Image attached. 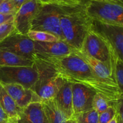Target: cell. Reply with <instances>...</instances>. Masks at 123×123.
<instances>
[{
    "mask_svg": "<svg viewBox=\"0 0 123 123\" xmlns=\"http://www.w3.org/2000/svg\"><path fill=\"white\" fill-rule=\"evenodd\" d=\"M50 63L67 81L88 86L113 103L123 100V92L113 81L97 76L89 65L76 52L59 59L44 60Z\"/></svg>",
    "mask_w": 123,
    "mask_h": 123,
    "instance_id": "cell-1",
    "label": "cell"
},
{
    "mask_svg": "<svg viewBox=\"0 0 123 123\" xmlns=\"http://www.w3.org/2000/svg\"><path fill=\"white\" fill-rule=\"evenodd\" d=\"M85 1L61 6L60 24L64 41L71 48L77 50L81 48L91 26V19L85 10Z\"/></svg>",
    "mask_w": 123,
    "mask_h": 123,
    "instance_id": "cell-2",
    "label": "cell"
},
{
    "mask_svg": "<svg viewBox=\"0 0 123 123\" xmlns=\"http://www.w3.org/2000/svg\"><path fill=\"white\" fill-rule=\"evenodd\" d=\"M85 10L91 20L123 26V2L115 0H85Z\"/></svg>",
    "mask_w": 123,
    "mask_h": 123,
    "instance_id": "cell-3",
    "label": "cell"
},
{
    "mask_svg": "<svg viewBox=\"0 0 123 123\" xmlns=\"http://www.w3.org/2000/svg\"><path fill=\"white\" fill-rule=\"evenodd\" d=\"M61 5L62 4H42L32 20L31 30L52 34L60 40L65 42L60 24Z\"/></svg>",
    "mask_w": 123,
    "mask_h": 123,
    "instance_id": "cell-4",
    "label": "cell"
},
{
    "mask_svg": "<svg viewBox=\"0 0 123 123\" xmlns=\"http://www.w3.org/2000/svg\"><path fill=\"white\" fill-rule=\"evenodd\" d=\"M80 52L106 64L112 70V64L118 58L108 42L98 34L90 29L83 41Z\"/></svg>",
    "mask_w": 123,
    "mask_h": 123,
    "instance_id": "cell-5",
    "label": "cell"
},
{
    "mask_svg": "<svg viewBox=\"0 0 123 123\" xmlns=\"http://www.w3.org/2000/svg\"><path fill=\"white\" fill-rule=\"evenodd\" d=\"M38 80V72L34 64L32 66L0 67V82L19 84L33 90Z\"/></svg>",
    "mask_w": 123,
    "mask_h": 123,
    "instance_id": "cell-6",
    "label": "cell"
},
{
    "mask_svg": "<svg viewBox=\"0 0 123 123\" xmlns=\"http://www.w3.org/2000/svg\"><path fill=\"white\" fill-rule=\"evenodd\" d=\"M90 29L102 36L111 47L114 54L123 61V26L103 24L91 20Z\"/></svg>",
    "mask_w": 123,
    "mask_h": 123,
    "instance_id": "cell-7",
    "label": "cell"
},
{
    "mask_svg": "<svg viewBox=\"0 0 123 123\" xmlns=\"http://www.w3.org/2000/svg\"><path fill=\"white\" fill-rule=\"evenodd\" d=\"M0 48L30 61L36 60L33 41L16 31L0 43Z\"/></svg>",
    "mask_w": 123,
    "mask_h": 123,
    "instance_id": "cell-8",
    "label": "cell"
},
{
    "mask_svg": "<svg viewBox=\"0 0 123 123\" xmlns=\"http://www.w3.org/2000/svg\"><path fill=\"white\" fill-rule=\"evenodd\" d=\"M36 58L43 60L59 59L72 54L74 49L66 42L58 40L54 42H34Z\"/></svg>",
    "mask_w": 123,
    "mask_h": 123,
    "instance_id": "cell-9",
    "label": "cell"
},
{
    "mask_svg": "<svg viewBox=\"0 0 123 123\" xmlns=\"http://www.w3.org/2000/svg\"><path fill=\"white\" fill-rule=\"evenodd\" d=\"M41 6L42 4L38 0H30L20 6L14 16L13 23L16 32L27 34L31 30L32 20Z\"/></svg>",
    "mask_w": 123,
    "mask_h": 123,
    "instance_id": "cell-10",
    "label": "cell"
},
{
    "mask_svg": "<svg viewBox=\"0 0 123 123\" xmlns=\"http://www.w3.org/2000/svg\"><path fill=\"white\" fill-rule=\"evenodd\" d=\"M96 93L85 85L72 83L73 115L92 109V101Z\"/></svg>",
    "mask_w": 123,
    "mask_h": 123,
    "instance_id": "cell-11",
    "label": "cell"
},
{
    "mask_svg": "<svg viewBox=\"0 0 123 123\" xmlns=\"http://www.w3.org/2000/svg\"><path fill=\"white\" fill-rule=\"evenodd\" d=\"M8 94L19 108H24L33 102H41L37 94L31 89L19 84H2Z\"/></svg>",
    "mask_w": 123,
    "mask_h": 123,
    "instance_id": "cell-12",
    "label": "cell"
},
{
    "mask_svg": "<svg viewBox=\"0 0 123 123\" xmlns=\"http://www.w3.org/2000/svg\"><path fill=\"white\" fill-rule=\"evenodd\" d=\"M17 123H48L42 102H33L22 108Z\"/></svg>",
    "mask_w": 123,
    "mask_h": 123,
    "instance_id": "cell-13",
    "label": "cell"
},
{
    "mask_svg": "<svg viewBox=\"0 0 123 123\" xmlns=\"http://www.w3.org/2000/svg\"><path fill=\"white\" fill-rule=\"evenodd\" d=\"M54 102L67 120L73 118L72 83L66 80L54 98Z\"/></svg>",
    "mask_w": 123,
    "mask_h": 123,
    "instance_id": "cell-14",
    "label": "cell"
},
{
    "mask_svg": "<svg viewBox=\"0 0 123 123\" xmlns=\"http://www.w3.org/2000/svg\"><path fill=\"white\" fill-rule=\"evenodd\" d=\"M74 51L89 65L97 76L103 80L113 81L115 82L113 77L112 70L106 64L85 55L80 50H74Z\"/></svg>",
    "mask_w": 123,
    "mask_h": 123,
    "instance_id": "cell-15",
    "label": "cell"
},
{
    "mask_svg": "<svg viewBox=\"0 0 123 123\" xmlns=\"http://www.w3.org/2000/svg\"><path fill=\"white\" fill-rule=\"evenodd\" d=\"M0 107L7 115L8 120L14 121L17 123V120L21 109L16 105L13 98L5 90L1 82H0Z\"/></svg>",
    "mask_w": 123,
    "mask_h": 123,
    "instance_id": "cell-16",
    "label": "cell"
},
{
    "mask_svg": "<svg viewBox=\"0 0 123 123\" xmlns=\"http://www.w3.org/2000/svg\"><path fill=\"white\" fill-rule=\"evenodd\" d=\"M48 123H66L67 118L59 109L54 99L42 102Z\"/></svg>",
    "mask_w": 123,
    "mask_h": 123,
    "instance_id": "cell-17",
    "label": "cell"
},
{
    "mask_svg": "<svg viewBox=\"0 0 123 123\" xmlns=\"http://www.w3.org/2000/svg\"><path fill=\"white\" fill-rule=\"evenodd\" d=\"M34 62L20 57L0 48V67L2 66H32Z\"/></svg>",
    "mask_w": 123,
    "mask_h": 123,
    "instance_id": "cell-18",
    "label": "cell"
},
{
    "mask_svg": "<svg viewBox=\"0 0 123 123\" xmlns=\"http://www.w3.org/2000/svg\"><path fill=\"white\" fill-rule=\"evenodd\" d=\"M99 114L93 108L73 115V119L78 123H98Z\"/></svg>",
    "mask_w": 123,
    "mask_h": 123,
    "instance_id": "cell-19",
    "label": "cell"
},
{
    "mask_svg": "<svg viewBox=\"0 0 123 123\" xmlns=\"http://www.w3.org/2000/svg\"><path fill=\"white\" fill-rule=\"evenodd\" d=\"M27 37L33 42H54L60 40L52 34L43 31L30 30L26 34Z\"/></svg>",
    "mask_w": 123,
    "mask_h": 123,
    "instance_id": "cell-20",
    "label": "cell"
},
{
    "mask_svg": "<svg viewBox=\"0 0 123 123\" xmlns=\"http://www.w3.org/2000/svg\"><path fill=\"white\" fill-rule=\"evenodd\" d=\"M112 74L119 89L123 91V61L116 58L112 64Z\"/></svg>",
    "mask_w": 123,
    "mask_h": 123,
    "instance_id": "cell-21",
    "label": "cell"
},
{
    "mask_svg": "<svg viewBox=\"0 0 123 123\" xmlns=\"http://www.w3.org/2000/svg\"><path fill=\"white\" fill-rule=\"evenodd\" d=\"M111 105V102L99 93H96L92 101V108L99 114L105 111Z\"/></svg>",
    "mask_w": 123,
    "mask_h": 123,
    "instance_id": "cell-22",
    "label": "cell"
},
{
    "mask_svg": "<svg viewBox=\"0 0 123 123\" xmlns=\"http://www.w3.org/2000/svg\"><path fill=\"white\" fill-rule=\"evenodd\" d=\"M17 11L18 8L10 0H2L0 3V14L14 16Z\"/></svg>",
    "mask_w": 123,
    "mask_h": 123,
    "instance_id": "cell-23",
    "label": "cell"
},
{
    "mask_svg": "<svg viewBox=\"0 0 123 123\" xmlns=\"http://www.w3.org/2000/svg\"><path fill=\"white\" fill-rule=\"evenodd\" d=\"M16 31L13 22L5 23L0 25V43Z\"/></svg>",
    "mask_w": 123,
    "mask_h": 123,
    "instance_id": "cell-24",
    "label": "cell"
},
{
    "mask_svg": "<svg viewBox=\"0 0 123 123\" xmlns=\"http://www.w3.org/2000/svg\"><path fill=\"white\" fill-rule=\"evenodd\" d=\"M117 111L114 107L110 106L105 111L99 114L98 123H108L116 116Z\"/></svg>",
    "mask_w": 123,
    "mask_h": 123,
    "instance_id": "cell-25",
    "label": "cell"
},
{
    "mask_svg": "<svg viewBox=\"0 0 123 123\" xmlns=\"http://www.w3.org/2000/svg\"><path fill=\"white\" fill-rule=\"evenodd\" d=\"M42 4H72L80 2L82 0H38Z\"/></svg>",
    "mask_w": 123,
    "mask_h": 123,
    "instance_id": "cell-26",
    "label": "cell"
},
{
    "mask_svg": "<svg viewBox=\"0 0 123 123\" xmlns=\"http://www.w3.org/2000/svg\"><path fill=\"white\" fill-rule=\"evenodd\" d=\"M13 20H14V15L0 14V25L5 23L13 22Z\"/></svg>",
    "mask_w": 123,
    "mask_h": 123,
    "instance_id": "cell-27",
    "label": "cell"
},
{
    "mask_svg": "<svg viewBox=\"0 0 123 123\" xmlns=\"http://www.w3.org/2000/svg\"><path fill=\"white\" fill-rule=\"evenodd\" d=\"M14 5L16 7V8H18V10L19 8H20V6L22 5H23L24 4H25V2H26L27 1H30V0H10Z\"/></svg>",
    "mask_w": 123,
    "mask_h": 123,
    "instance_id": "cell-28",
    "label": "cell"
},
{
    "mask_svg": "<svg viewBox=\"0 0 123 123\" xmlns=\"http://www.w3.org/2000/svg\"><path fill=\"white\" fill-rule=\"evenodd\" d=\"M117 115V121L118 123H123V116H119V115Z\"/></svg>",
    "mask_w": 123,
    "mask_h": 123,
    "instance_id": "cell-29",
    "label": "cell"
},
{
    "mask_svg": "<svg viewBox=\"0 0 123 123\" xmlns=\"http://www.w3.org/2000/svg\"><path fill=\"white\" fill-rule=\"evenodd\" d=\"M108 123H118L117 121V115L114 118H113Z\"/></svg>",
    "mask_w": 123,
    "mask_h": 123,
    "instance_id": "cell-30",
    "label": "cell"
},
{
    "mask_svg": "<svg viewBox=\"0 0 123 123\" xmlns=\"http://www.w3.org/2000/svg\"><path fill=\"white\" fill-rule=\"evenodd\" d=\"M66 123H77L75 120H73V119L72 118V119H70V120H67V122H66Z\"/></svg>",
    "mask_w": 123,
    "mask_h": 123,
    "instance_id": "cell-31",
    "label": "cell"
},
{
    "mask_svg": "<svg viewBox=\"0 0 123 123\" xmlns=\"http://www.w3.org/2000/svg\"><path fill=\"white\" fill-rule=\"evenodd\" d=\"M7 123H16V122H15V121H12V120H8V121L7 122Z\"/></svg>",
    "mask_w": 123,
    "mask_h": 123,
    "instance_id": "cell-32",
    "label": "cell"
},
{
    "mask_svg": "<svg viewBox=\"0 0 123 123\" xmlns=\"http://www.w3.org/2000/svg\"><path fill=\"white\" fill-rule=\"evenodd\" d=\"M115 1H121V2H123V1H122V0H115Z\"/></svg>",
    "mask_w": 123,
    "mask_h": 123,
    "instance_id": "cell-33",
    "label": "cell"
},
{
    "mask_svg": "<svg viewBox=\"0 0 123 123\" xmlns=\"http://www.w3.org/2000/svg\"><path fill=\"white\" fill-rule=\"evenodd\" d=\"M2 0H0V3H1V2H2Z\"/></svg>",
    "mask_w": 123,
    "mask_h": 123,
    "instance_id": "cell-34",
    "label": "cell"
}]
</instances>
